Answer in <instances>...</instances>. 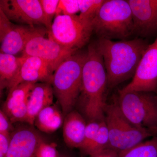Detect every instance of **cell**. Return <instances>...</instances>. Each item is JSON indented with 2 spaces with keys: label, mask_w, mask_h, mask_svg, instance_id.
Listing matches in <instances>:
<instances>
[{
  "label": "cell",
  "mask_w": 157,
  "mask_h": 157,
  "mask_svg": "<svg viewBox=\"0 0 157 157\" xmlns=\"http://www.w3.org/2000/svg\"><path fill=\"white\" fill-rule=\"evenodd\" d=\"M95 44L104 61L109 88L134 77L149 45L142 39L117 42L99 39Z\"/></svg>",
  "instance_id": "6da1fadb"
},
{
  "label": "cell",
  "mask_w": 157,
  "mask_h": 157,
  "mask_svg": "<svg viewBox=\"0 0 157 157\" xmlns=\"http://www.w3.org/2000/svg\"><path fill=\"white\" fill-rule=\"evenodd\" d=\"M107 86V72L102 56L95 44H91L82 71L80 105L90 121H105L104 109L107 104L104 93Z\"/></svg>",
  "instance_id": "7a4b0ae2"
},
{
  "label": "cell",
  "mask_w": 157,
  "mask_h": 157,
  "mask_svg": "<svg viewBox=\"0 0 157 157\" xmlns=\"http://www.w3.org/2000/svg\"><path fill=\"white\" fill-rule=\"evenodd\" d=\"M86 56L87 51H77L64 61L54 73V94L65 116L73 110L81 94L82 68Z\"/></svg>",
  "instance_id": "3957f363"
},
{
  "label": "cell",
  "mask_w": 157,
  "mask_h": 157,
  "mask_svg": "<svg viewBox=\"0 0 157 157\" xmlns=\"http://www.w3.org/2000/svg\"><path fill=\"white\" fill-rule=\"evenodd\" d=\"M92 25L93 32L99 39L128 38L135 33L133 14L128 1L104 0Z\"/></svg>",
  "instance_id": "277c9868"
},
{
  "label": "cell",
  "mask_w": 157,
  "mask_h": 157,
  "mask_svg": "<svg viewBox=\"0 0 157 157\" xmlns=\"http://www.w3.org/2000/svg\"><path fill=\"white\" fill-rule=\"evenodd\" d=\"M104 115L109 134L108 147L119 153L154 134L150 130L137 128L131 123L121 111L116 101L113 104L106 105Z\"/></svg>",
  "instance_id": "5b68a950"
},
{
  "label": "cell",
  "mask_w": 157,
  "mask_h": 157,
  "mask_svg": "<svg viewBox=\"0 0 157 157\" xmlns=\"http://www.w3.org/2000/svg\"><path fill=\"white\" fill-rule=\"evenodd\" d=\"M119 94L116 102L125 117L137 128L157 134V96L137 91Z\"/></svg>",
  "instance_id": "8992f818"
},
{
  "label": "cell",
  "mask_w": 157,
  "mask_h": 157,
  "mask_svg": "<svg viewBox=\"0 0 157 157\" xmlns=\"http://www.w3.org/2000/svg\"><path fill=\"white\" fill-rule=\"evenodd\" d=\"M93 33L92 24L78 15H59L55 17L47 33L49 39L77 51L86 45Z\"/></svg>",
  "instance_id": "52a82bcc"
},
{
  "label": "cell",
  "mask_w": 157,
  "mask_h": 157,
  "mask_svg": "<svg viewBox=\"0 0 157 157\" xmlns=\"http://www.w3.org/2000/svg\"><path fill=\"white\" fill-rule=\"evenodd\" d=\"M40 26L15 24L0 9L1 52L15 56L22 52L32 38L47 33V29Z\"/></svg>",
  "instance_id": "ba28073f"
},
{
  "label": "cell",
  "mask_w": 157,
  "mask_h": 157,
  "mask_svg": "<svg viewBox=\"0 0 157 157\" xmlns=\"http://www.w3.org/2000/svg\"><path fill=\"white\" fill-rule=\"evenodd\" d=\"M132 78L128 84L119 90V94L132 91L157 92V38L149 45Z\"/></svg>",
  "instance_id": "9c48e42d"
},
{
  "label": "cell",
  "mask_w": 157,
  "mask_h": 157,
  "mask_svg": "<svg viewBox=\"0 0 157 157\" xmlns=\"http://www.w3.org/2000/svg\"><path fill=\"white\" fill-rule=\"evenodd\" d=\"M0 9L11 22L32 26H44L48 30L39 0H1Z\"/></svg>",
  "instance_id": "30bf717a"
},
{
  "label": "cell",
  "mask_w": 157,
  "mask_h": 157,
  "mask_svg": "<svg viewBox=\"0 0 157 157\" xmlns=\"http://www.w3.org/2000/svg\"><path fill=\"white\" fill-rule=\"evenodd\" d=\"M77 52L45 38V35H39L29 41L22 52V56H35L42 59L55 72L64 61Z\"/></svg>",
  "instance_id": "8fae6325"
},
{
  "label": "cell",
  "mask_w": 157,
  "mask_h": 157,
  "mask_svg": "<svg viewBox=\"0 0 157 157\" xmlns=\"http://www.w3.org/2000/svg\"><path fill=\"white\" fill-rule=\"evenodd\" d=\"M132 9L135 33L151 36L157 33V0H128Z\"/></svg>",
  "instance_id": "7c38bea8"
},
{
  "label": "cell",
  "mask_w": 157,
  "mask_h": 157,
  "mask_svg": "<svg viewBox=\"0 0 157 157\" xmlns=\"http://www.w3.org/2000/svg\"><path fill=\"white\" fill-rule=\"evenodd\" d=\"M19 72L8 87L9 91L23 82L51 83L53 71L45 61L35 56H24Z\"/></svg>",
  "instance_id": "4fadbf2b"
},
{
  "label": "cell",
  "mask_w": 157,
  "mask_h": 157,
  "mask_svg": "<svg viewBox=\"0 0 157 157\" xmlns=\"http://www.w3.org/2000/svg\"><path fill=\"white\" fill-rule=\"evenodd\" d=\"M42 139L33 129L23 128L14 132L6 157H35Z\"/></svg>",
  "instance_id": "5bb4252c"
},
{
  "label": "cell",
  "mask_w": 157,
  "mask_h": 157,
  "mask_svg": "<svg viewBox=\"0 0 157 157\" xmlns=\"http://www.w3.org/2000/svg\"><path fill=\"white\" fill-rule=\"evenodd\" d=\"M54 95L51 83L43 82L35 83L28 100V113L25 122L33 124L39 113L46 107L53 105Z\"/></svg>",
  "instance_id": "9a60e30c"
},
{
  "label": "cell",
  "mask_w": 157,
  "mask_h": 157,
  "mask_svg": "<svg viewBox=\"0 0 157 157\" xmlns=\"http://www.w3.org/2000/svg\"><path fill=\"white\" fill-rule=\"evenodd\" d=\"M63 136L65 143L72 148H80L84 140L86 124L84 118L77 111L72 110L65 117Z\"/></svg>",
  "instance_id": "2e32d148"
},
{
  "label": "cell",
  "mask_w": 157,
  "mask_h": 157,
  "mask_svg": "<svg viewBox=\"0 0 157 157\" xmlns=\"http://www.w3.org/2000/svg\"><path fill=\"white\" fill-rule=\"evenodd\" d=\"M25 57H17L13 55L0 53V82L1 90L8 88L9 84L17 76Z\"/></svg>",
  "instance_id": "e0dca14e"
},
{
  "label": "cell",
  "mask_w": 157,
  "mask_h": 157,
  "mask_svg": "<svg viewBox=\"0 0 157 157\" xmlns=\"http://www.w3.org/2000/svg\"><path fill=\"white\" fill-rule=\"evenodd\" d=\"M63 117L59 110L54 105L42 109L35 119L34 124L39 131L46 133L56 132L61 126Z\"/></svg>",
  "instance_id": "ac0fdd59"
},
{
  "label": "cell",
  "mask_w": 157,
  "mask_h": 157,
  "mask_svg": "<svg viewBox=\"0 0 157 157\" xmlns=\"http://www.w3.org/2000/svg\"><path fill=\"white\" fill-rule=\"evenodd\" d=\"M35 83L23 82L9 90L8 97L3 106V112L7 114L12 108L27 101Z\"/></svg>",
  "instance_id": "d6986e66"
},
{
  "label": "cell",
  "mask_w": 157,
  "mask_h": 157,
  "mask_svg": "<svg viewBox=\"0 0 157 157\" xmlns=\"http://www.w3.org/2000/svg\"><path fill=\"white\" fill-rule=\"evenodd\" d=\"M119 154V157H157V136Z\"/></svg>",
  "instance_id": "ffe728a7"
},
{
  "label": "cell",
  "mask_w": 157,
  "mask_h": 157,
  "mask_svg": "<svg viewBox=\"0 0 157 157\" xmlns=\"http://www.w3.org/2000/svg\"><path fill=\"white\" fill-rule=\"evenodd\" d=\"M109 143L108 129L105 121H103L98 134L92 143L82 152L85 155H91L108 147Z\"/></svg>",
  "instance_id": "44dd1931"
},
{
  "label": "cell",
  "mask_w": 157,
  "mask_h": 157,
  "mask_svg": "<svg viewBox=\"0 0 157 157\" xmlns=\"http://www.w3.org/2000/svg\"><path fill=\"white\" fill-rule=\"evenodd\" d=\"M104 1V0H78L80 12L78 15L79 17L92 24Z\"/></svg>",
  "instance_id": "7402d4cb"
},
{
  "label": "cell",
  "mask_w": 157,
  "mask_h": 157,
  "mask_svg": "<svg viewBox=\"0 0 157 157\" xmlns=\"http://www.w3.org/2000/svg\"><path fill=\"white\" fill-rule=\"evenodd\" d=\"M103 121H90L89 123L86 124L84 140L82 145L80 148L82 152L88 147L94 139Z\"/></svg>",
  "instance_id": "603a6c76"
},
{
  "label": "cell",
  "mask_w": 157,
  "mask_h": 157,
  "mask_svg": "<svg viewBox=\"0 0 157 157\" xmlns=\"http://www.w3.org/2000/svg\"><path fill=\"white\" fill-rule=\"evenodd\" d=\"M78 12L79 8L78 0H60L56 16L76 15Z\"/></svg>",
  "instance_id": "cb8c5ba5"
},
{
  "label": "cell",
  "mask_w": 157,
  "mask_h": 157,
  "mask_svg": "<svg viewBox=\"0 0 157 157\" xmlns=\"http://www.w3.org/2000/svg\"><path fill=\"white\" fill-rule=\"evenodd\" d=\"M42 9L48 25V30L50 29L52 21L56 16L58 6L59 0H40Z\"/></svg>",
  "instance_id": "d4e9b609"
},
{
  "label": "cell",
  "mask_w": 157,
  "mask_h": 157,
  "mask_svg": "<svg viewBox=\"0 0 157 157\" xmlns=\"http://www.w3.org/2000/svg\"><path fill=\"white\" fill-rule=\"evenodd\" d=\"M56 145L46 143L42 140L37 149L35 157H59Z\"/></svg>",
  "instance_id": "484cf974"
},
{
  "label": "cell",
  "mask_w": 157,
  "mask_h": 157,
  "mask_svg": "<svg viewBox=\"0 0 157 157\" xmlns=\"http://www.w3.org/2000/svg\"><path fill=\"white\" fill-rule=\"evenodd\" d=\"M11 121L2 110L0 111V133L10 135L12 130Z\"/></svg>",
  "instance_id": "4316f807"
},
{
  "label": "cell",
  "mask_w": 157,
  "mask_h": 157,
  "mask_svg": "<svg viewBox=\"0 0 157 157\" xmlns=\"http://www.w3.org/2000/svg\"><path fill=\"white\" fill-rule=\"evenodd\" d=\"M11 136L0 133V157H6L11 142Z\"/></svg>",
  "instance_id": "83f0119b"
},
{
  "label": "cell",
  "mask_w": 157,
  "mask_h": 157,
  "mask_svg": "<svg viewBox=\"0 0 157 157\" xmlns=\"http://www.w3.org/2000/svg\"><path fill=\"white\" fill-rule=\"evenodd\" d=\"M90 157H119V154L112 149L107 147L90 156Z\"/></svg>",
  "instance_id": "f1b7e54d"
},
{
  "label": "cell",
  "mask_w": 157,
  "mask_h": 157,
  "mask_svg": "<svg viewBox=\"0 0 157 157\" xmlns=\"http://www.w3.org/2000/svg\"><path fill=\"white\" fill-rule=\"evenodd\" d=\"M59 157H70L66 155L59 154Z\"/></svg>",
  "instance_id": "f546056e"
},
{
  "label": "cell",
  "mask_w": 157,
  "mask_h": 157,
  "mask_svg": "<svg viewBox=\"0 0 157 157\" xmlns=\"http://www.w3.org/2000/svg\"><path fill=\"white\" fill-rule=\"evenodd\" d=\"M156 93H157V92Z\"/></svg>",
  "instance_id": "4dcf8cb0"
}]
</instances>
